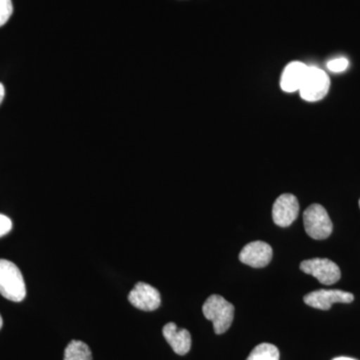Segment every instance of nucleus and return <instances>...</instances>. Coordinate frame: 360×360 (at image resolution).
Returning <instances> with one entry per match:
<instances>
[{
    "label": "nucleus",
    "instance_id": "8",
    "mask_svg": "<svg viewBox=\"0 0 360 360\" xmlns=\"http://www.w3.org/2000/svg\"><path fill=\"white\" fill-rule=\"evenodd\" d=\"M129 302L143 311H153L160 307V291L150 284L137 283L129 295Z\"/></svg>",
    "mask_w": 360,
    "mask_h": 360
},
{
    "label": "nucleus",
    "instance_id": "5",
    "mask_svg": "<svg viewBox=\"0 0 360 360\" xmlns=\"http://www.w3.org/2000/svg\"><path fill=\"white\" fill-rule=\"evenodd\" d=\"M300 269L304 274L314 276L319 283L331 285L340 281V269L335 262L328 258H312L300 264Z\"/></svg>",
    "mask_w": 360,
    "mask_h": 360
},
{
    "label": "nucleus",
    "instance_id": "1",
    "mask_svg": "<svg viewBox=\"0 0 360 360\" xmlns=\"http://www.w3.org/2000/svg\"><path fill=\"white\" fill-rule=\"evenodd\" d=\"M0 295L11 302H20L25 298V279L13 262L0 259Z\"/></svg>",
    "mask_w": 360,
    "mask_h": 360
},
{
    "label": "nucleus",
    "instance_id": "19",
    "mask_svg": "<svg viewBox=\"0 0 360 360\" xmlns=\"http://www.w3.org/2000/svg\"><path fill=\"white\" fill-rule=\"evenodd\" d=\"M2 326H4V321H2L1 315H0V329H1Z\"/></svg>",
    "mask_w": 360,
    "mask_h": 360
},
{
    "label": "nucleus",
    "instance_id": "10",
    "mask_svg": "<svg viewBox=\"0 0 360 360\" xmlns=\"http://www.w3.org/2000/svg\"><path fill=\"white\" fill-rule=\"evenodd\" d=\"M162 335L175 354L186 355L191 348V335L187 329H179L174 322H169L163 326Z\"/></svg>",
    "mask_w": 360,
    "mask_h": 360
},
{
    "label": "nucleus",
    "instance_id": "4",
    "mask_svg": "<svg viewBox=\"0 0 360 360\" xmlns=\"http://www.w3.org/2000/svg\"><path fill=\"white\" fill-rule=\"evenodd\" d=\"M330 79L326 71L309 66L307 75L300 89V96L309 103L321 101L328 94Z\"/></svg>",
    "mask_w": 360,
    "mask_h": 360
},
{
    "label": "nucleus",
    "instance_id": "12",
    "mask_svg": "<svg viewBox=\"0 0 360 360\" xmlns=\"http://www.w3.org/2000/svg\"><path fill=\"white\" fill-rule=\"evenodd\" d=\"M63 360H92L91 350L84 341L71 340L65 348Z\"/></svg>",
    "mask_w": 360,
    "mask_h": 360
},
{
    "label": "nucleus",
    "instance_id": "11",
    "mask_svg": "<svg viewBox=\"0 0 360 360\" xmlns=\"http://www.w3.org/2000/svg\"><path fill=\"white\" fill-rule=\"evenodd\" d=\"M309 66L300 61H293L284 68L281 75V86L283 91L295 92L302 87Z\"/></svg>",
    "mask_w": 360,
    "mask_h": 360
},
{
    "label": "nucleus",
    "instance_id": "13",
    "mask_svg": "<svg viewBox=\"0 0 360 360\" xmlns=\"http://www.w3.org/2000/svg\"><path fill=\"white\" fill-rule=\"evenodd\" d=\"M279 350L276 345L262 343L253 348L246 360H279Z\"/></svg>",
    "mask_w": 360,
    "mask_h": 360
},
{
    "label": "nucleus",
    "instance_id": "6",
    "mask_svg": "<svg viewBox=\"0 0 360 360\" xmlns=\"http://www.w3.org/2000/svg\"><path fill=\"white\" fill-rule=\"evenodd\" d=\"M354 300V295L352 293L338 290L312 291L303 297L305 304L321 310L330 309L333 303H350Z\"/></svg>",
    "mask_w": 360,
    "mask_h": 360
},
{
    "label": "nucleus",
    "instance_id": "3",
    "mask_svg": "<svg viewBox=\"0 0 360 360\" xmlns=\"http://www.w3.org/2000/svg\"><path fill=\"white\" fill-rule=\"evenodd\" d=\"M303 224L307 233L316 240L330 236L333 225L326 208L321 205H311L303 213Z\"/></svg>",
    "mask_w": 360,
    "mask_h": 360
},
{
    "label": "nucleus",
    "instance_id": "9",
    "mask_svg": "<svg viewBox=\"0 0 360 360\" xmlns=\"http://www.w3.org/2000/svg\"><path fill=\"white\" fill-rule=\"evenodd\" d=\"M274 251L271 246L264 241H253L248 243L239 253V260L243 264L255 269H262L271 262Z\"/></svg>",
    "mask_w": 360,
    "mask_h": 360
},
{
    "label": "nucleus",
    "instance_id": "16",
    "mask_svg": "<svg viewBox=\"0 0 360 360\" xmlns=\"http://www.w3.org/2000/svg\"><path fill=\"white\" fill-rule=\"evenodd\" d=\"M13 229V221L6 215L0 214V238L6 236Z\"/></svg>",
    "mask_w": 360,
    "mask_h": 360
},
{
    "label": "nucleus",
    "instance_id": "2",
    "mask_svg": "<svg viewBox=\"0 0 360 360\" xmlns=\"http://www.w3.org/2000/svg\"><path fill=\"white\" fill-rule=\"evenodd\" d=\"M205 319L213 323L217 335L226 333L231 328L234 317V307L219 295H210L202 307Z\"/></svg>",
    "mask_w": 360,
    "mask_h": 360
},
{
    "label": "nucleus",
    "instance_id": "15",
    "mask_svg": "<svg viewBox=\"0 0 360 360\" xmlns=\"http://www.w3.org/2000/svg\"><path fill=\"white\" fill-rule=\"evenodd\" d=\"M348 63H348L347 58H336L329 61L328 68V70L333 71V72H342V71L347 70Z\"/></svg>",
    "mask_w": 360,
    "mask_h": 360
},
{
    "label": "nucleus",
    "instance_id": "7",
    "mask_svg": "<svg viewBox=\"0 0 360 360\" xmlns=\"http://www.w3.org/2000/svg\"><path fill=\"white\" fill-rule=\"evenodd\" d=\"M300 203L293 194L284 193L279 196L272 207L274 224L281 227H288L297 219Z\"/></svg>",
    "mask_w": 360,
    "mask_h": 360
},
{
    "label": "nucleus",
    "instance_id": "14",
    "mask_svg": "<svg viewBox=\"0 0 360 360\" xmlns=\"http://www.w3.org/2000/svg\"><path fill=\"white\" fill-rule=\"evenodd\" d=\"M13 13V0H0V27L6 25Z\"/></svg>",
    "mask_w": 360,
    "mask_h": 360
},
{
    "label": "nucleus",
    "instance_id": "20",
    "mask_svg": "<svg viewBox=\"0 0 360 360\" xmlns=\"http://www.w3.org/2000/svg\"><path fill=\"white\" fill-rule=\"evenodd\" d=\"M359 207H360V200H359Z\"/></svg>",
    "mask_w": 360,
    "mask_h": 360
},
{
    "label": "nucleus",
    "instance_id": "18",
    "mask_svg": "<svg viewBox=\"0 0 360 360\" xmlns=\"http://www.w3.org/2000/svg\"><path fill=\"white\" fill-rule=\"evenodd\" d=\"M333 360H356V359H350V357L341 356V357H336V359H333Z\"/></svg>",
    "mask_w": 360,
    "mask_h": 360
},
{
    "label": "nucleus",
    "instance_id": "17",
    "mask_svg": "<svg viewBox=\"0 0 360 360\" xmlns=\"http://www.w3.org/2000/svg\"><path fill=\"white\" fill-rule=\"evenodd\" d=\"M4 96H6V89L4 84H0V104L4 101Z\"/></svg>",
    "mask_w": 360,
    "mask_h": 360
}]
</instances>
